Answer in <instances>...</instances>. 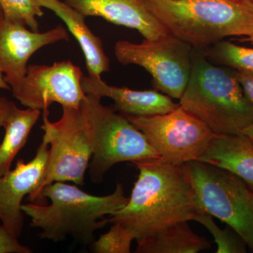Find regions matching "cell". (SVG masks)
Here are the masks:
<instances>
[{"mask_svg": "<svg viewBox=\"0 0 253 253\" xmlns=\"http://www.w3.org/2000/svg\"><path fill=\"white\" fill-rule=\"evenodd\" d=\"M139 170L127 204L110 214L108 222H119L136 242L181 221H193L199 201L184 165L159 158L131 163Z\"/></svg>", "mask_w": 253, "mask_h": 253, "instance_id": "obj_1", "label": "cell"}, {"mask_svg": "<svg viewBox=\"0 0 253 253\" xmlns=\"http://www.w3.org/2000/svg\"><path fill=\"white\" fill-rule=\"evenodd\" d=\"M128 199L121 183L112 194L99 196L76 184L56 181L42 190L41 204L29 203L21 208L31 219V227L41 230V239L60 242L71 237L91 246L95 232L109 224L106 216L124 207Z\"/></svg>", "mask_w": 253, "mask_h": 253, "instance_id": "obj_2", "label": "cell"}, {"mask_svg": "<svg viewBox=\"0 0 253 253\" xmlns=\"http://www.w3.org/2000/svg\"><path fill=\"white\" fill-rule=\"evenodd\" d=\"M169 34L196 49L253 36V0H140Z\"/></svg>", "mask_w": 253, "mask_h": 253, "instance_id": "obj_3", "label": "cell"}, {"mask_svg": "<svg viewBox=\"0 0 253 253\" xmlns=\"http://www.w3.org/2000/svg\"><path fill=\"white\" fill-rule=\"evenodd\" d=\"M179 101L215 134H239L253 124V105L235 70L212 64L194 48L189 82Z\"/></svg>", "mask_w": 253, "mask_h": 253, "instance_id": "obj_4", "label": "cell"}, {"mask_svg": "<svg viewBox=\"0 0 253 253\" xmlns=\"http://www.w3.org/2000/svg\"><path fill=\"white\" fill-rule=\"evenodd\" d=\"M101 99L86 94L81 105L90 127L93 153L88 169L94 184H101L118 163L159 158L144 134L124 115L101 104Z\"/></svg>", "mask_w": 253, "mask_h": 253, "instance_id": "obj_5", "label": "cell"}, {"mask_svg": "<svg viewBox=\"0 0 253 253\" xmlns=\"http://www.w3.org/2000/svg\"><path fill=\"white\" fill-rule=\"evenodd\" d=\"M49 111H43L41 128L49 142V157L42 181L28 201L41 204L44 186L56 182L84 185L85 173L92 157V139L85 115L79 109L63 108L59 121H49Z\"/></svg>", "mask_w": 253, "mask_h": 253, "instance_id": "obj_6", "label": "cell"}, {"mask_svg": "<svg viewBox=\"0 0 253 253\" xmlns=\"http://www.w3.org/2000/svg\"><path fill=\"white\" fill-rule=\"evenodd\" d=\"M201 211L225 223L253 251V191L235 174L200 161L184 164Z\"/></svg>", "mask_w": 253, "mask_h": 253, "instance_id": "obj_7", "label": "cell"}, {"mask_svg": "<svg viewBox=\"0 0 253 253\" xmlns=\"http://www.w3.org/2000/svg\"><path fill=\"white\" fill-rule=\"evenodd\" d=\"M125 116L144 134L159 159L169 164L200 161L215 135L180 105L166 114Z\"/></svg>", "mask_w": 253, "mask_h": 253, "instance_id": "obj_8", "label": "cell"}, {"mask_svg": "<svg viewBox=\"0 0 253 253\" xmlns=\"http://www.w3.org/2000/svg\"><path fill=\"white\" fill-rule=\"evenodd\" d=\"M193 48L172 35L140 44L118 41L116 59L123 66L144 68L153 78V84L172 99H180L189 82Z\"/></svg>", "mask_w": 253, "mask_h": 253, "instance_id": "obj_9", "label": "cell"}, {"mask_svg": "<svg viewBox=\"0 0 253 253\" xmlns=\"http://www.w3.org/2000/svg\"><path fill=\"white\" fill-rule=\"evenodd\" d=\"M83 76L81 68L70 61L51 66L30 65L13 96L28 109L44 111L53 104L79 109L86 96L82 86Z\"/></svg>", "mask_w": 253, "mask_h": 253, "instance_id": "obj_10", "label": "cell"}, {"mask_svg": "<svg viewBox=\"0 0 253 253\" xmlns=\"http://www.w3.org/2000/svg\"><path fill=\"white\" fill-rule=\"evenodd\" d=\"M68 40V30L61 25L39 33L11 21L0 11V72L12 91L21 86L27 73L28 61L38 50Z\"/></svg>", "mask_w": 253, "mask_h": 253, "instance_id": "obj_11", "label": "cell"}, {"mask_svg": "<svg viewBox=\"0 0 253 253\" xmlns=\"http://www.w3.org/2000/svg\"><path fill=\"white\" fill-rule=\"evenodd\" d=\"M49 157V142L43 135L36 156L26 163L19 159L12 170L0 176V221L16 237L22 234L25 196L36 192L42 181Z\"/></svg>", "mask_w": 253, "mask_h": 253, "instance_id": "obj_12", "label": "cell"}, {"mask_svg": "<svg viewBox=\"0 0 253 253\" xmlns=\"http://www.w3.org/2000/svg\"><path fill=\"white\" fill-rule=\"evenodd\" d=\"M87 16H99L109 22L136 30L149 41L169 34L140 0H63Z\"/></svg>", "mask_w": 253, "mask_h": 253, "instance_id": "obj_13", "label": "cell"}, {"mask_svg": "<svg viewBox=\"0 0 253 253\" xmlns=\"http://www.w3.org/2000/svg\"><path fill=\"white\" fill-rule=\"evenodd\" d=\"M82 86L86 94L107 97L114 101L115 111L124 116H151L166 114L176 109L172 98L157 90H133L106 84L101 78L83 76Z\"/></svg>", "mask_w": 253, "mask_h": 253, "instance_id": "obj_14", "label": "cell"}, {"mask_svg": "<svg viewBox=\"0 0 253 253\" xmlns=\"http://www.w3.org/2000/svg\"><path fill=\"white\" fill-rule=\"evenodd\" d=\"M200 161L235 174L253 191V142L243 133L215 134Z\"/></svg>", "mask_w": 253, "mask_h": 253, "instance_id": "obj_15", "label": "cell"}, {"mask_svg": "<svg viewBox=\"0 0 253 253\" xmlns=\"http://www.w3.org/2000/svg\"><path fill=\"white\" fill-rule=\"evenodd\" d=\"M41 7L52 11L66 23L79 43L86 60L89 76L101 78L109 70V59L103 49L101 40L93 34L85 23V18L77 10L60 0H35Z\"/></svg>", "mask_w": 253, "mask_h": 253, "instance_id": "obj_16", "label": "cell"}, {"mask_svg": "<svg viewBox=\"0 0 253 253\" xmlns=\"http://www.w3.org/2000/svg\"><path fill=\"white\" fill-rule=\"evenodd\" d=\"M211 248V243L196 234L189 221H181L137 242V253H198Z\"/></svg>", "mask_w": 253, "mask_h": 253, "instance_id": "obj_17", "label": "cell"}, {"mask_svg": "<svg viewBox=\"0 0 253 253\" xmlns=\"http://www.w3.org/2000/svg\"><path fill=\"white\" fill-rule=\"evenodd\" d=\"M41 115L40 110L20 109L15 104L11 108L3 126L4 139L0 143V176L11 170L13 161L26 144Z\"/></svg>", "mask_w": 253, "mask_h": 253, "instance_id": "obj_18", "label": "cell"}, {"mask_svg": "<svg viewBox=\"0 0 253 253\" xmlns=\"http://www.w3.org/2000/svg\"><path fill=\"white\" fill-rule=\"evenodd\" d=\"M208 60L236 71L253 73V48L237 45L229 41H220L198 49Z\"/></svg>", "mask_w": 253, "mask_h": 253, "instance_id": "obj_19", "label": "cell"}, {"mask_svg": "<svg viewBox=\"0 0 253 253\" xmlns=\"http://www.w3.org/2000/svg\"><path fill=\"white\" fill-rule=\"evenodd\" d=\"M193 221L204 225L214 238L217 244L216 253H245L247 252L246 243L231 227L221 229L217 225L211 214L200 211L195 214Z\"/></svg>", "mask_w": 253, "mask_h": 253, "instance_id": "obj_20", "label": "cell"}, {"mask_svg": "<svg viewBox=\"0 0 253 253\" xmlns=\"http://www.w3.org/2000/svg\"><path fill=\"white\" fill-rule=\"evenodd\" d=\"M109 231L91 244L95 253H130L131 243L135 240L132 233L119 222L112 223Z\"/></svg>", "mask_w": 253, "mask_h": 253, "instance_id": "obj_21", "label": "cell"}, {"mask_svg": "<svg viewBox=\"0 0 253 253\" xmlns=\"http://www.w3.org/2000/svg\"><path fill=\"white\" fill-rule=\"evenodd\" d=\"M1 11L11 21L22 23L33 31H38L37 17L44 14L35 0H0Z\"/></svg>", "mask_w": 253, "mask_h": 253, "instance_id": "obj_22", "label": "cell"}, {"mask_svg": "<svg viewBox=\"0 0 253 253\" xmlns=\"http://www.w3.org/2000/svg\"><path fill=\"white\" fill-rule=\"evenodd\" d=\"M28 246L21 244L2 224L0 225V253H31Z\"/></svg>", "mask_w": 253, "mask_h": 253, "instance_id": "obj_23", "label": "cell"}, {"mask_svg": "<svg viewBox=\"0 0 253 253\" xmlns=\"http://www.w3.org/2000/svg\"><path fill=\"white\" fill-rule=\"evenodd\" d=\"M236 76L241 83L248 99L253 105V73L246 71H236Z\"/></svg>", "mask_w": 253, "mask_h": 253, "instance_id": "obj_24", "label": "cell"}, {"mask_svg": "<svg viewBox=\"0 0 253 253\" xmlns=\"http://www.w3.org/2000/svg\"><path fill=\"white\" fill-rule=\"evenodd\" d=\"M14 103L5 97H0V127H3ZM1 143V142H0Z\"/></svg>", "mask_w": 253, "mask_h": 253, "instance_id": "obj_25", "label": "cell"}, {"mask_svg": "<svg viewBox=\"0 0 253 253\" xmlns=\"http://www.w3.org/2000/svg\"><path fill=\"white\" fill-rule=\"evenodd\" d=\"M241 133L247 136L253 142V124L245 127Z\"/></svg>", "mask_w": 253, "mask_h": 253, "instance_id": "obj_26", "label": "cell"}, {"mask_svg": "<svg viewBox=\"0 0 253 253\" xmlns=\"http://www.w3.org/2000/svg\"><path fill=\"white\" fill-rule=\"evenodd\" d=\"M0 89H11V86L6 83L4 79V75L0 72Z\"/></svg>", "mask_w": 253, "mask_h": 253, "instance_id": "obj_27", "label": "cell"}, {"mask_svg": "<svg viewBox=\"0 0 253 253\" xmlns=\"http://www.w3.org/2000/svg\"><path fill=\"white\" fill-rule=\"evenodd\" d=\"M237 41L243 42H251L253 44V36L250 37H243V38H239L236 40Z\"/></svg>", "mask_w": 253, "mask_h": 253, "instance_id": "obj_28", "label": "cell"}, {"mask_svg": "<svg viewBox=\"0 0 253 253\" xmlns=\"http://www.w3.org/2000/svg\"><path fill=\"white\" fill-rule=\"evenodd\" d=\"M252 201H253V191L252 194Z\"/></svg>", "mask_w": 253, "mask_h": 253, "instance_id": "obj_29", "label": "cell"}, {"mask_svg": "<svg viewBox=\"0 0 253 253\" xmlns=\"http://www.w3.org/2000/svg\"><path fill=\"white\" fill-rule=\"evenodd\" d=\"M0 11H1V5H0Z\"/></svg>", "mask_w": 253, "mask_h": 253, "instance_id": "obj_30", "label": "cell"}, {"mask_svg": "<svg viewBox=\"0 0 253 253\" xmlns=\"http://www.w3.org/2000/svg\"></svg>", "mask_w": 253, "mask_h": 253, "instance_id": "obj_31", "label": "cell"}]
</instances>
